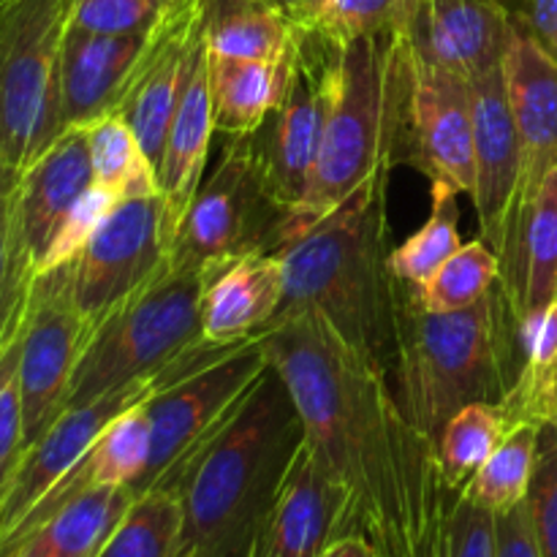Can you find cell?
<instances>
[{
    "instance_id": "6da1fadb",
    "label": "cell",
    "mask_w": 557,
    "mask_h": 557,
    "mask_svg": "<svg viewBox=\"0 0 557 557\" xmlns=\"http://www.w3.org/2000/svg\"><path fill=\"white\" fill-rule=\"evenodd\" d=\"M305 441V424L275 368L261 373L226 422L183 462L177 557H245Z\"/></svg>"
},
{
    "instance_id": "7a4b0ae2",
    "label": "cell",
    "mask_w": 557,
    "mask_h": 557,
    "mask_svg": "<svg viewBox=\"0 0 557 557\" xmlns=\"http://www.w3.org/2000/svg\"><path fill=\"white\" fill-rule=\"evenodd\" d=\"M395 400L433 444L471 403H500L522 364V330L500 281L479 305L433 313L411 283H392Z\"/></svg>"
},
{
    "instance_id": "3957f363",
    "label": "cell",
    "mask_w": 557,
    "mask_h": 557,
    "mask_svg": "<svg viewBox=\"0 0 557 557\" xmlns=\"http://www.w3.org/2000/svg\"><path fill=\"white\" fill-rule=\"evenodd\" d=\"M364 180L341 207L283 250V313L321 315L357 357L389 379L395 362L392 283L386 248V180Z\"/></svg>"
},
{
    "instance_id": "277c9868",
    "label": "cell",
    "mask_w": 557,
    "mask_h": 557,
    "mask_svg": "<svg viewBox=\"0 0 557 557\" xmlns=\"http://www.w3.org/2000/svg\"><path fill=\"white\" fill-rule=\"evenodd\" d=\"M408 96V44L381 30L343 44L335 101L308 190L281 226V250L341 207L364 180L397 166Z\"/></svg>"
},
{
    "instance_id": "5b68a950",
    "label": "cell",
    "mask_w": 557,
    "mask_h": 557,
    "mask_svg": "<svg viewBox=\"0 0 557 557\" xmlns=\"http://www.w3.org/2000/svg\"><path fill=\"white\" fill-rule=\"evenodd\" d=\"M207 277V272L174 270L166 261L150 281L92 321L65 408L163 373L194 351L205 341L201 297Z\"/></svg>"
},
{
    "instance_id": "8992f818",
    "label": "cell",
    "mask_w": 557,
    "mask_h": 557,
    "mask_svg": "<svg viewBox=\"0 0 557 557\" xmlns=\"http://www.w3.org/2000/svg\"><path fill=\"white\" fill-rule=\"evenodd\" d=\"M74 0H0V161L27 169L63 134L60 54Z\"/></svg>"
},
{
    "instance_id": "52a82bcc",
    "label": "cell",
    "mask_w": 557,
    "mask_h": 557,
    "mask_svg": "<svg viewBox=\"0 0 557 557\" xmlns=\"http://www.w3.org/2000/svg\"><path fill=\"white\" fill-rule=\"evenodd\" d=\"M286 207L272 194L250 136H228L169 243V267L212 275L250 253H277Z\"/></svg>"
},
{
    "instance_id": "ba28073f",
    "label": "cell",
    "mask_w": 557,
    "mask_h": 557,
    "mask_svg": "<svg viewBox=\"0 0 557 557\" xmlns=\"http://www.w3.org/2000/svg\"><path fill=\"white\" fill-rule=\"evenodd\" d=\"M261 335L248 337L147 403L152 446L147 468L131 487L134 495L172 484L183 462L226 422L228 413L270 368Z\"/></svg>"
},
{
    "instance_id": "9c48e42d",
    "label": "cell",
    "mask_w": 557,
    "mask_h": 557,
    "mask_svg": "<svg viewBox=\"0 0 557 557\" xmlns=\"http://www.w3.org/2000/svg\"><path fill=\"white\" fill-rule=\"evenodd\" d=\"M341 44L297 25V71L281 107L250 134L272 194L286 210L302 201L337 90Z\"/></svg>"
},
{
    "instance_id": "30bf717a",
    "label": "cell",
    "mask_w": 557,
    "mask_h": 557,
    "mask_svg": "<svg viewBox=\"0 0 557 557\" xmlns=\"http://www.w3.org/2000/svg\"><path fill=\"white\" fill-rule=\"evenodd\" d=\"M90 326V321L76 308L71 261L36 275L20 359L25 451L65 411L71 379L85 351Z\"/></svg>"
},
{
    "instance_id": "8fae6325",
    "label": "cell",
    "mask_w": 557,
    "mask_h": 557,
    "mask_svg": "<svg viewBox=\"0 0 557 557\" xmlns=\"http://www.w3.org/2000/svg\"><path fill=\"white\" fill-rule=\"evenodd\" d=\"M397 163H411L430 183H446L457 194L473 196L476 163L471 82L428 63L411 47Z\"/></svg>"
},
{
    "instance_id": "7c38bea8",
    "label": "cell",
    "mask_w": 557,
    "mask_h": 557,
    "mask_svg": "<svg viewBox=\"0 0 557 557\" xmlns=\"http://www.w3.org/2000/svg\"><path fill=\"white\" fill-rule=\"evenodd\" d=\"M205 49L199 0H166L156 25L147 30L145 47L114 109L128 120L156 169L180 98Z\"/></svg>"
},
{
    "instance_id": "4fadbf2b",
    "label": "cell",
    "mask_w": 557,
    "mask_h": 557,
    "mask_svg": "<svg viewBox=\"0 0 557 557\" xmlns=\"http://www.w3.org/2000/svg\"><path fill=\"white\" fill-rule=\"evenodd\" d=\"M166 256L161 194L123 199L71 261L76 308L92 324L150 281Z\"/></svg>"
},
{
    "instance_id": "5bb4252c",
    "label": "cell",
    "mask_w": 557,
    "mask_h": 557,
    "mask_svg": "<svg viewBox=\"0 0 557 557\" xmlns=\"http://www.w3.org/2000/svg\"><path fill=\"white\" fill-rule=\"evenodd\" d=\"M172 375L169 368L163 373L139 379L134 384H125L123 389H114L98 400L85 403V406L65 408L52 428L25 451L20 468L14 473L9 493L0 504V542L36 509L44 495L54 487L63 476H69L82 457L90 451V446L101 438L103 430L136 406L150 403L158 392L169 389Z\"/></svg>"
},
{
    "instance_id": "9a60e30c",
    "label": "cell",
    "mask_w": 557,
    "mask_h": 557,
    "mask_svg": "<svg viewBox=\"0 0 557 557\" xmlns=\"http://www.w3.org/2000/svg\"><path fill=\"white\" fill-rule=\"evenodd\" d=\"M471 103L473 163H476V185H473L471 201L476 207L482 239L500 261L511 218H515L522 172L520 139H517V125L511 117L509 96H506L504 63L471 79Z\"/></svg>"
},
{
    "instance_id": "2e32d148",
    "label": "cell",
    "mask_w": 557,
    "mask_h": 557,
    "mask_svg": "<svg viewBox=\"0 0 557 557\" xmlns=\"http://www.w3.org/2000/svg\"><path fill=\"white\" fill-rule=\"evenodd\" d=\"M515 30L504 0H419L400 36L419 58L471 82L504 63Z\"/></svg>"
},
{
    "instance_id": "e0dca14e",
    "label": "cell",
    "mask_w": 557,
    "mask_h": 557,
    "mask_svg": "<svg viewBox=\"0 0 557 557\" xmlns=\"http://www.w3.org/2000/svg\"><path fill=\"white\" fill-rule=\"evenodd\" d=\"M346 490L302 441L245 557H319L341 533Z\"/></svg>"
},
{
    "instance_id": "ac0fdd59",
    "label": "cell",
    "mask_w": 557,
    "mask_h": 557,
    "mask_svg": "<svg viewBox=\"0 0 557 557\" xmlns=\"http://www.w3.org/2000/svg\"><path fill=\"white\" fill-rule=\"evenodd\" d=\"M504 79L522 152L520 188L511 218L515 226L539 194V185L557 166V60L531 36L522 20H517L515 38L504 58Z\"/></svg>"
},
{
    "instance_id": "d6986e66",
    "label": "cell",
    "mask_w": 557,
    "mask_h": 557,
    "mask_svg": "<svg viewBox=\"0 0 557 557\" xmlns=\"http://www.w3.org/2000/svg\"><path fill=\"white\" fill-rule=\"evenodd\" d=\"M145 33L103 36L71 27L60 54V120L65 128H85L117 109L125 79L139 60Z\"/></svg>"
},
{
    "instance_id": "ffe728a7",
    "label": "cell",
    "mask_w": 557,
    "mask_h": 557,
    "mask_svg": "<svg viewBox=\"0 0 557 557\" xmlns=\"http://www.w3.org/2000/svg\"><path fill=\"white\" fill-rule=\"evenodd\" d=\"M286 302V261L281 253H250L207 277L201 297V337L239 343L256 337Z\"/></svg>"
},
{
    "instance_id": "44dd1931",
    "label": "cell",
    "mask_w": 557,
    "mask_h": 557,
    "mask_svg": "<svg viewBox=\"0 0 557 557\" xmlns=\"http://www.w3.org/2000/svg\"><path fill=\"white\" fill-rule=\"evenodd\" d=\"M90 185L92 163L87 128H65L41 158L22 169L20 232L36 275L54 232Z\"/></svg>"
},
{
    "instance_id": "7402d4cb",
    "label": "cell",
    "mask_w": 557,
    "mask_h": 557,
    "mask_svg": "<svg viewBox=\"0 0 557 557\" xmlns=\"http://www.w3.org/2000/svg\"><path fill=\"white\" fill-rule=\"evenodd\" d=\"M500 286L520 330L528 319L557 302V166L506 237Z\"/></svg>"
},
{
    "instance_id": "603a6c76",
    "label": "cell",
    "mask_w": 557,
    "mask_h": 557,
    "mask_svg": "<svg viewBox=\"0 0 557 557\" xmlns=\"http://www.w3.org/2000/svg\"><path fill=\"white\" fill-rule=\"evenodd\" d=\"M212 134V96L210 76H207V49L185 87L180 107L169 125L166 141H163L161 161H158V194L163 199V232L166 245L172 243L180 221L188 212L196 190L207 174L210 161Z\"/></svg>"
},
{
    "instance_id": "cb8c5ba5",
    "label": "cell",
    "mask_w": 557,
    "mask_h": 557,
    "mask_svg": "<svg viewBox=\"0 0 557 557\" xmlns=\"http://www.w3.org/2000/svg\"><path fill=\"white\" fill-rule=\"evenodd\" d=\"M297 71V41L277 60L226 58L207 52L212 123L218 134L250 136L286 98Z\"/></svg>"
},
{
    "instance_id": "d4e9b609",
    "label": "cell",
    "mask_w": 557,
    "mask_h": 557,
    "mask_svg": "<svg viewBox=\"0 0 557 557\" xmlns=\"http://www.w3.org/2000/svg\"><path fill=\"white\" fill-rule=\"evenodd\" d=\"M131 487H96L38 522L9 557H98L134 500Z\"/></svg>"
},
{
    "instance_id": "484cf974",
    "label": "cell",
    "mask_w": 557,
    "mask_h": 557,
    "mask_svg": "<svg viewBox=\"0 0 557 557\" xmlns=\"http://www.w3.org/2000/svg\"><path fill=\"white\" fill-rule=\"evenodd\" d=\"M205 47L226 58L277 60L292 52L297 22L277 0H199Z\"/></svg>"
},
{
    "instance_id": "4316f807",
    "label": "cell",
    "mask_w": 557,
    "mask_h": 557,
    "mask_svg": "<svg viewBox=\"0 0 557 557\" xmlns=\"http://www.w3.org/2000/svg\"><path fill=\"white\" fill-rule=\"evenodd\" d=\"M500 406L511 428L557 419V302L522 326L520 373Z\"/></svg>"
},
{
    "instance_id": "83f0119b",
    "label": "cell",
    "mask_w": 557,
    "mask_h": 557,
    "mask_svg": "<svg viewBox=\"0 0 557 557\" xmlns=\"http://www.w3.org/2000/svg\"><path fill=\"white\" fill-rule=\"evenodd\" d=\"M87 128V147H90L92 183L114 190L120 199L158 194L156 163L141 147L139 136L128 125V120L117 112L92 120Z\"/></svg>"
},
{
    "instance_id": "f1b7e54d",
    "label": "cell",
    "mask_w": 557,
    "mask_h": 557,
    "mask_svg": "<svg viewBox=\"0 0 557 557\" xmlns=\"http://www.w3.org/2000/svg\"><path fill=\"white\" fill-rule=\"evenodd\" d=\"M183 500L174 487H152L131 500L98 557H177Z\"/></svg>"
},
{
    "instance_id": "f546056e",
    "label": "cell",
    "mask_w": 557,
    "mask_h": 557,
    "mask_svg": "<svg viewBox=\"0 0 557 557\" xmlns=\"http://www.w3.org/2000/svg\"><path fill=\"white\" fill-rule=\"evenodd\" d=\"M22 169L0 161V346L25 319L36 267L20 232Z\"/></svg>"
},
{
    "instance_id": "4dcf8cb0",
    "label": "cell",
    "mask_w": 557,
    "mask_h": 557,
    "mask_svg": "<svg viewBox=\"0 0 557 557\" xmlns=\"http://www.w3.org/2000/svg\"><path fill=\"white\" fill-rule=\"evenodd\" d=\"M457 196L451 185L430 183V218L389 253V270L397 281L422 288L462 248Z\"/></svg>"
},
{
    "instance_id": "1f68e13d",
    "label": "cell",
    "mask_w": 557,
    "mask_h": 557,
    "mask_svg": "<svg viewBox=\"0 0 557 557\" xmlns=\"http://www.w3.org/2000/svg\"><path fill=\"white\" fill-rule=\"evenodd\" d=\"M539 424H515L493 455L462 487V495L493 515L515 509L528 498L536 466Z\"/></svg>"
},
{
    "instance_id": "d6a6232c",
    "label": "cell",
    "mask_w": 557,
    "mask_h": 557,
    "mask_svg": "<svg viewBox=\"0 0 557 557\" xmlns=\"http://www.w3.org/2000/svg\"><path fill=\"white\" fill-rule=\"evenodd\" d=\"M500 403H471L460 408L438 435V462L444 479L451 487L462 490L473 479V473L487 462L495 446L509 433Z\"/></svg>"
},
{
    "instance_id": "836d02e7",
    "label": "cell",
    "mask_w": 557,
    "mask_h": 557,
    "mask_svg": "<svg viewBox=\"0 0 557 557\" xmlns=\"http://www.w3.org/2000/svg\"><path fill=\"white\" fill-rule=\"evenodd\" d=\"M500 281V261L484 239L462 245L419 288V299L433 313H455L482 302Z\"/></svg>"
},
{
    "instance_id": "e575fe53",
    "label": "cell",
    "mask_w": 557,
    "mask_h": 557,
    "mask_svg": "<svg viewBox=\"0 0 557 557\" xmlns=\"http://www.w3.org/2000/svg\"><path fill=\"white\" fill-rule=\"evenodd\" d=\"M30 305V302H27ZM25 319L20 321L9 341L0 346V504L9 493L14 473L25 457V417H22V386H20V359L22 337H25Z\"/></svg>"
},
{
    "instance_id": "d590c367",
    "label": "cell",
    "mask_w": 557,
    "mask_h": 557,
    "mask_svg": "<svg viewBox=\"0 0 557 557\" xmlns=\"http://www.w3.org/2000/svg\"><path fill=\"white\" fill-rule=\"evenodd\" d=\"M419 0H326L319 20L310 22L321 36L348 44L359 36L381 30H406Z\"/></svg>"
},
{
    "instance_id": "8d00e7d4",
    "label": "cell",
    "mask_w": 557,
    "mask_h": 557,
    "mask_svg": "<svg viewBox=\"0 0 557 557\" xmlns=\"http://www.w3.org/2000/svg\"><path fill=\"white\" fill-rule=\"evenodd\" d=\"M525 504L539 555L557 557V422L539 428L536 466Z\"/></svg>"
},
{
    "instance_id": "74e56055",
    "label": "cell",
    "mask_w": 557,
    "mask_h": 557,
    "mask_svg": "<svg viewBox=\"0 0 557 557\" xmlns=\"http://www.w3.org/2000/svg\"><path fill=\"white\" fill-rule=\"evenodd\" d=\"M120 201L123 199H120L114 190L101 188V185L92 183L90 188L79 196V201L71 207L58 232H54L52 243H49L41 264H38V275L74 261L76 256H79V250L87 245V239H90L92 234H96V228L101 226L103 218H107Z\"/></svg>"
},
{
    "instance_id": "f35d334b",
    "label": "cell",
    "mask_w": 557,
    "mask_h": 557,
    "mask_svg": "<svg viewBox=\"0 0 557 557\" xmlns=\"http://www.w3.org/2000/svg\"><path fill=\"white\" fill-rule=\"evenodd\" d=\"M161 9V0H74L69 25L103 36H128L150 30Z\"/></svg>"
},
{
    "instance_id": "ab89813d",
    "label": "cell",
    "mask_w": 557,
    "mask_h": 557,
    "mask_svg": "<svg viewBox=\"0 0 557 557\" xmlns=\"http://www.w3.org/2000/svg\"><path fill=\"white\" fill-rule=\"evenodd\" d=\"M495 557H542L525 500L504 515H495Z\"/></svg>"
},
{
    "instance_id": "60d3db41",
    "label": "cell",
    "mask_w": 557,
    "mask_h": 557,
    "mask_svg": "<svg viewBox=\"0 0 557 557\" xmlns=\"http://www.w3.org/2000/svg\"><path fill=\"white\" fill-rule=\"evenodd\" d=\"M525 5L522 25L557 60V0H525Z\"/></svg>"
},
{
    "instance_id": "b9f144b4",
    "label": "cell",
    "mask_w": 557,
    "mask_h": 557,
    "mask_svg": "<svg viewBox=\"0 0 557 557\" xmlns=\"http://www.w3.org/2000/svg\"><path fill=\"white\" fill-rule=\"evenodd\" d=\"M319 557H379V555H375V549L370 547L362 536L348 533V536L332 539Z\"/></svg>"
},
{
    "instance_id": "7bdbcfd3",
    "label": "cell",
    "mask_w": 557,
    "mask_h": 557,
    "mask_svg": "<svg viewBox=\"0 0 557 557\" xmlns=\"http://www.w3.org/2000/svg\"><path fill=\"white\" fill-rule=\"evenodd\" d=\"M324 5H326V0H305L302 14H299L297 25H310V22L319 20V14L324 11Z\"/></svg>"
},
{
    "instance_id": "ee69618b",
    "label": "cell",
    "mask_w": 557,
    "mask_h": 557,
    "mask_svg": "<svg viewBox=\"0 0 557 557\" xmlns=\"http://www.w3.org/2000/svg\"><path fill=\"white\" fill-rule=\"evenodd\" d=\"M277 3H281L283 9H286L288 14H292V20H294V22H297V20H299V14H302L305 0H277Z\"/></svg>"
},
{
    "instance_id": "f6af8a7d",
    "label": "cell",
    "mask_w": 557,
    "mask_h": 557,
    "mask_svg": "<svg viewBox=\"0 0 557 557\" xmlns=\"http://www.w3.org/2000/svg\"><path fill=\"white\" fill-rule=\"evenodd\" d=\"M161 3H166V0H161Z\"/></svg>"
},
{
    "instance_id": "bcb514c9",
    "label": "cell",
    "mask_w": 557,
    "mask_h": 557,
    "mask_svg": "<svg viewBox=\"0 0 557 557\" xmlns=\"http://www.w3.org/2000/svg\"><path fill=\"white\" fill-rule=\"evenodd\" d=\"M555 422H557V419H555Z\"/></svg>"
}]
</instances>
